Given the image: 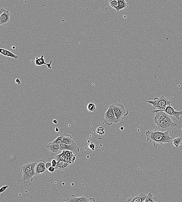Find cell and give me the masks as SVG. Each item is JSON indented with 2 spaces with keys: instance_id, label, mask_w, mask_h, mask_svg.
<instances>
[{
  "instance_id": "22",
  "label": "cell",
  "mask_w": 182,
  "mask_h": 202,
  "mask_svg": "<svg viewBox=\"0 0 182 202\" xmlns=\"http://www.w3.org/2000/svg\"><path fill=\"white\" fill-rule=\"evenodd\" d=\"M62 153L65 156L66 158H73L76 156V155L73 153L72 151H69V150H63L62 151Z\"/></svg>"
},
{
  "instance_id": "17",
  "label": "cell",
  "mask_w": 182,
  "mask_h": 202,
  "mask_svg": "<svg viewBox=\"0 0 182 202\" xmlns=\"http://www.w3.org/2000/svg\"><path fill=\"white\" fill-rule=\"evenodd\" d=\"M74 142L73 140L71 135L67 133H63V137L62 139V143L66 145H70Z\"/></svg>"
},
{
  "instance_id": "13",
  "label": "cell",
  "mask_w": 182,
  "mask_h": 202,
  "mask_svg": "<svg viewBox=\"0 0 182 202\" xmlns=\"http://www.w3.org/2000/svg\"><path fill=\"white\" fill-rule=\"evenodd\" d=\"M46 147L49 150L51 153L53 155H56L59 154V152L60 151V146L59 144H48L46 145Z\"/></svg>"
},
{
  "instance_id": "34",
  "label": "cell",
  "mask_w": 182,
  "mask_h": 202,
  "mask_svg": "<svg viewBox=\"0 0 182 202\" xmlns=\"http://www.w3.org/2000/svg\"><path fill=\"white\" fill-rule=\"evenodd\" d=\"M55 131H56V132H59V129L57 128H55Z\"/></svg>"
},
{
  "instance_id": "15",
  "label": "cell",
  "mask_w": 182,
  "mask_h": 202,
  "mask_svg": "<svg viewBox=\"0 0 182 202\" xmlns=\"http://www.w3.org/2000/svg\"><path fill=\"white\" fill-rule=\"evenodd\" d=\"M0 54L3 55V56L12 58L15 59H18V56L17 55L11 52L10 51L3 49V48H0Z\"/></svg>"
},
{
  "instance_id": "24",
  "label": "cell",
  "mask_w": 182,
  "mask_h": 202,
  "mask_svg": "<svg viewBox=\"0 0 182 202\" xmlns=\"http://www.w3.org/2000/svg\"><path fill=\"white\" fill-rule=\"evenodd\" d=\"M95 105L93 103H90L87 106V109L89 112H93L95 110Z\"/></svg>"
},
{
  "instance_id": "19",
  "label": "cell",
  "mask_w": 182,
  "mask_h": 202,
  "mask_svg": "<svg viewBox=\"0 0 182 202\" xmlns=\"http://www.w3.org/2000/svg\"><path fill=\"white\" fill-rule=\"evenodd\" d=\"M157 201V198L154 197L153 194L149 193L147 194V197L145 201V202H155Z\"/></svg>"
},
{
  "instance_id": "20",
  "label": "cell",
  "mask_w": 182,
  "mask_h": 202,
  "mask_svg": "<svg viewBox=\"0 0 182 202\" xmlns=\"http://www.w3.org/2000/svg\"><path fill=\"white\" fill-rule=\"evenodd\" d=\"M172 143L176 146V148L178 149L179 147L182 145V137H177V138H175L173 140Z\"/></svg>"
},
{
  "instance_id": "4",
  "label": "cell",
  "mask_w": 182,
  "mask_h": 202,
  "mask_svg": "<svg viewBox=\"0 0 182 202\" xmlns=\"http://www.w3.org/2000/svg\"><path fill=\"white\" fill-rule=\"evenodd\" d=\"M154 100H148L146 102L152 105L154 110L152 113H156L159 111L165 109L169 105H171V101L163 96L159 98H155Z\"/></svg>"
},
{
  "instance_id": "30",
  "label": "cell",
  "mask_w": 182,
  "mask_h": 202,
  "mask_svg": "<svg viewBox=\"0 0 182 202\" xmlns=\"http://www.w3.org/2000/svg\"><path fill=\"white\" fill-rule=\"evenodd\" d=\"M47 169H48V171H49L50 173L54 172L55 171V170H56L55 167H53L52 166H51V167H49V168H48Z\"/></svg>"
},
{
  "instance_id": "32",
  "label": "cell",
  "mask_w": 182,
  "mask_h": 202,
  "mask_svg": "<svg viewBox=\"0 0 182 202\" xmlns=\"http://www.w3.org/2000/svg\"><path fill=\"white\" fill-rule=\"evenodd\" d=\"M53 123L54 124H57V120L56 119H54L53 121Z\"/></svg>"
},
{
  "instance_id": "5",
  "label": "cell",
  "mask_w": 182,
  "mask_h": 202,
  "mask_svg": "<svg viewBox=\"0 0 182 202\" xmlns=\"http://www.w3.org/2000/svg\"><path fill=\"white\" fill-rule=\"evenodd\" d=\"M110 106L113 108L118 123L122 119L123 117L127 116L128 115L129 110H126L124 105L122 104L116 103L113 104Z\"/></svg>"
},
{
  "instance_id": "11",
  "label": "cell",
  "mask_w": 182,
  "mask_h": 202,
  "mask_svg": "<svg viewBox=\"0 0 182 202\" xmlns=\"http://www.w3.org/2000/svg\"><path fill=\"white\" fill-rule=\"evenodd\" d=\"M147 195L144 193L133 194L131 197L126 201L127 202H143L147 197Z\"/></svg>"
},
{
  "instance_id": "9",
  "label": "cell",
  "mask_w": 182,
  "mask_h": 202,
  "mask_svg": "<svg viewBox=\"0 0 182 202\" xmlns=\"http://www.w3.org/2000/svg\"><path fill=\"white\" fill-rule=\"evenodd\" d=\"M62 201L75 202H94L95 201L94 198H88L85 196L81 197H76L75 195H72L71 197L66 199V200L63 199Z\"/></svg>"
},
{
  "instance_id": "6",
  "label": "cell",
  "mask_w": 182,
  "mask_h": 202,
  "mask_svg": "<svg viewBox=\"0 0 182 202\" xmlns=\"http://www.w3.org/2000/svg\"><path fill=\"white\" fill-rule=\"evenodd\" d=\"M104 117V122L107 125L111 126L114 123H118L113 108L110 106L105 113Z\"/></svg>"
},
{
  "instance_id": "18",
  "label": "cell",
  "mask_w": 182,
  "mask_h": 202,
  "mask_svg": "<svg viewBox=\"0 0 182 202\" xmlns=\"http://www.w3.org/2000/svg\"><path fill=\"white\" fill-rule=\"evenodd\" d=\"M118 6L117 12H119L120 10H127L129 7L128 3H127L125 0H118Z\"/></svg>"
},
{
  "instance_id": "29",
  "label": "cell",
  "mask_w": 182,
  "mask_h": 202,
  "mask_svg": "<svg viewBox=\"0 0 182 202\" xmlns=\"http://www.w3.org/2000/svg\"><path fill=\"white\" fill-rule=\"evenodd\" d=\"M8 187V185L4 186L2 187L1 188V189H0V194H1L2 193L4 192L6 190V189Z\"/></svg>"
},
{
  "instance_id": "14",
  "label": "cell",
  "mask_w": 182,
  "mask_h": 202,
  "mask_svg": "<svg viewBox=\"0 0 182 202\" xmlns=\"http://www.w3.org/2000/svg\"><path fill=\"white\" fill-rule=\"evenodd\" d=\"M52 63V61H51L49 63H46L45 61L44 55H42L40 58L36 57L35 60V63L36 66H39L43 65H47L49 69H51L52 68L51 64Z\"/></svg>"
},
{
  "instance_id": "28",
  "label": "cell",
  "mask_w": 182,
  "mask_h": 202,
  "mask_svg": "<svg viewBox=\"0 0 182 202\" xmlns=\"http://www.w3.org/2000/svg\"><path fill=\"white\" fill-rule=\"evenodd\" d=\"M89 148L92 151H94L95 150V145L93 142H91L88 144Z\"/></svg>"
},
{
  "instance_id": "10",
  "label": "cell",
  "mask_w": 182,
  "mask_h": 202,
  "mask_svg": "<svg viewBox=\"0 0 182 202\" xmlns=\"http://www.w3.org/2000/svg\"><path fill=\"white\" fill-rule=\"evenodd\" d=\"M0 24L2 25H6L10 22V15L8 11L5 9H1L0 10Z\"/></svg>"
},
{
  "instance_id": "12",
  "label": "cell",
  "mask_w": 182,
  "mask_h": 202,
  "mask_svg": "<svg viewBox=\"0 0 182 202\" xmlns=\"http://www.w3.org/2000/svg\"><path fill=\"white\" fill-rule=\"evenodd\" d=\"M60 151L63 150H69L71 151L72 152H74L78 153L79 152V149L77 144L75 142H73L72 144L70 145H67L62 143L60 145Z\"/></svg>"
},
{
  "instance_id": "26",
  "label": "cell",
  "mask_w": 182,
  "mask_h": 202,
  "mask_svg": "<svg viewBox=\"0 0 182 202\" xmlns=\"http://www.w3.org/2000/svg\"><path fill=\"white\" fill-rule=\"evenodd\" d=\"M65 158L66 157L65 156H64L62 153H60V154L56 155H55V159H56L57 161L59 160H65Z\"/></svg>"
},
{
  "instance_id": "3",
  "label": "cell",
  "mask_w": 182,
  "mask_h": 202,
  "mask_svg": "<svg viewBox=\"0 0 182 202\" xmlns=\"http://www.w3.org/2000/svg\"><path fill=\"white\" fill-rule=\"evenodd\" d=\"M36 163L30 162L26 164L21 168V171L22 174V182L28 183L33 180V177L35 175Z\"/></svg>"
},
{
  "instance_id": "33",
  "label": "cell",
  "mask_w": 182,
  "mask_h": 202,
  "mask_svg": "<svg viewBox=\"0 0 182 202\" xmlns=\"http://www.w3.org/2000/svg\"><path fill=\"white\" fill-rule=\"evenodd\" d=\"M15 82L16 83H17L19 84V83L21 82H20V81H19V79H18V78H17V79L16 80Z\"/></svg>"
},
{
  "instance_id": "23",
  "label": "cell",
  "mask_w": 182,
  "mask_h": 202,
  "mask_svg": "<svg viewBox=\"0 0 182 202\" xmlns=\"http://www.w3.org/2000/svg\"><path fill=\"white\" fill-rule=\"evenodd\" d=\"M63 133L61 134L60 135L58 136L56 139L52 142L50 143V144H57L60 145L62 143V139H63Z\"/></svg>"
},
{
  "instance_id": "1",
  "label": "cell",
  "mask_w": 182,
  "mask_h": 202,
  "mask_svg": "<svg viewBox=\"0 0 182 202\" xmlns=\"http://www.w3.org/2000/svg\"><path fill=\"white\" fill-rule=\"evenodd\" d=\"M172 116L165 112L161 111L156 113L154 122L156 125L155 130L161 132H167L178 126V124L173 121Z\"/></svg>"
},
{
  "instance_id": "25",
  "label": "cell",
  "mask_w": 182,
  "mask_h": 202,
  "mask_svg": "<svg viewBox=\"0 0 182 202\" xmlns=\"http://www.w3.org/2000/svg\"><path fill=\"white\" fill-rule=\"evenodd\" d=\"M96 133L100 135H103L105 133L104 128L102 126H100L97 128L96 131Z\"/></svg>"
},
{
  "instance_id": "31",
  "label": "cell",
  "mask_w": 182,
  "mask_h": 202,
  "mask_svg": "<svg viewBox=\"0 0 182 202\" xmlns=\"http://www.w3.org/2000/svg\"><path fill=\"white\" fill-rule=\"evenodd\" d=\"M52 166V165L51 162H48L46 163V168L47 169Z\"/></svg>"
},
{
  "instance_id": "2",
  "label": "cell",
  "mask_w": 182,
  "mask_h": 202,
  "mask_svg": "<svg viewBox=\"0 0 182 202\" xmlns=\"http://www.w3.org/2000/svg\"><path fill=\"white\" fill-rule=\"evenodd\" d=\"M145 134L147 141L152 143L155 147L158 144L163 145V144L172 142V138L169 134V131L163 132L155 130L152 131L147 130Z\"/></svg>"
},
{
  "instance_id": "8",
  "label": "cell",
  "mask_w": 182,
  "mask_h": 202,
  "mask_svg": "<svg viewBox=\"0 0 182 202\" xmlns=\"http://www.w3.org/2000/svg\"><path fill=\"white\" fill-rule=\"evenodd\" d=\"M175 109L176 108L175 107H172L171 105H169L167 106L165 109L159 111H162L165 112L170 116L174 117L177 120H181L180 117V116H182V110L179 111H177Z\"/></svg>"
},
{
  "instance_id": "7",
  "label": "cell",
  "mask_w": 182,
  "mask_h": 202,
  "mask_svg": "<svg viewBox=\"0 0 182 202\" xmlns=\"http://www.w3.org/2000/svg\"><path fill=\"white\" fill-rule=\"evenodd\" d=\"M35 172L36 175L43 174L45 172L46 168V162L44 159H38L35 160Z\"/></svg>"
},
{
  "instance_id": "16",
  "label": "cell",
  "mask_w": 182,
  "mask_h": 202,
  "mask_svg": "<svg viewBox=\"0 0 182 202\" xmlns=\"http://www.w3.org/2000/svg\"><path fill=\"white\" fill-rule=\"evenodd\" d=\"M57 165L58 170L60 171L66 170L70 167V164L66 162L64 160H57Z\"/></svg>"
},
{
  "instance_id": "35",
  "label": "cell",
  "mask_w": 182,
  "mask_h": 202,
  "mask_svg": "<svg viewBox=\"0 0 182 202\" xmlns=\"http://www.w3.org/2000/svg\"><path fill=\"white\" fill-rule=\"evenodd\" d=\"M181 130H182V128H181Z\"/></svg>"
},
{
  "instance_id": "27",
  "label": "cell",
  "mask_w": 182,
  "mask_h": 202,
  "mask_svg": "<svg viewBox=\"0 0 182 202\" xmlns=\"http://www.w3.org/2000/svg\"><path fill=\"white\" fill-rule=\"evenodd\" d=\"M51 163L53 167H55V169H58V167L57 165V160L55 159H53L51 160Z\"/></svg>"
},
{
  "instance_id": "21",
  "label": "cell",
  "mask_w": 182,
  "mask_h": 202,
  "mask_svg": "<svg viewBox=\"0 0 182 202\" xmlns=\"http://www.w3.org/2000/svg\"><path fill=\"white\" fill-rule=\"evenodd\" d=\"M109 4L110 6L113 8L116 9V11H118V0H109Z\"/></svg>"
}]
</instances>
